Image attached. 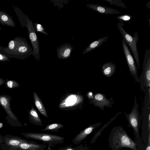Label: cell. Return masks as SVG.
<instances>
[{"label": "cell", "mask_w": 150, "mask_h": 150, "mask_svg": "<svg viewBox=\"0 0 150 150\" xmlns=\"http://www.w3.org/2000/svg\"><path fill=\"white\" fill-rule=\"evenodd\" d=\"M0 51L9 59H23L33 54V51L26 39L16 37L5 47L0 45Z\"/></svg>", "instance_id": "obj_1"}, {"label": "cell", "mask_w": 150, "mask_h": 150, "mask_svg": "<svg viewBox=\"0 0 150 150\" xmlns=\"http://www.w3.org/2000/svg\"><path fill=\"white\" fill-rule=\"evenodd\" d=\"M116 130L113 134L110 140V145L115 150L123 148L137 150L136 144L127 135L120 126L115 127Z\"/></svg>", "instance_id": "obj_2"}, {"label": "cell", "mask_w": 150, "mask_h": 150, "mask_svg": "<svg viewBox=\"0 0 150 150\" xmlns=\"http://www.w3.org/2000/svg\"><path fill=\"white\" fill-rule=\"evenodd\" d=\"M123 22L119 21L117 26L123 39L131 50L139 69L140 68L139 53L137 48V43L139 40V35L136 31L134 35L132 36L124 29Z\"/></svg>", "instance_id": "obj_3"}, {"label": "cell", "mask_w": 150, "mask_h": 150, "mask_svg": "<svg viewBox=\"0 0 150 150\" xmlns=\"http://www.w3.org/2000/svg\"><path fill=\"white\" fill-rule=\"evenodd\" d=\"M144 56L140 83V89L146 92L150 88V48L146 50Z\"/></svg>", "instance_id": "obj_4"}, {"label": "cell", "mask_w": 150, "mask_h": 150, "mask_svg": "<svg viewBox=\"0 0 150 150\" xmlns=\"http://www.w3.org/2000/svg\"><path fill=\"white\" fill-rule=\"evenodd\" d=\"M21 134L28 139L46 142L50 144L62 143L64 139V137L47 133H28Z\"/></svg>", "instance_id": "obj_5"}, {"label": "cell", "mask_w": 150, "mask_h": 150, "mask_svg": "<svg viewBox=\"0 0 150 150\" xmlns=\"http://www.w3.org/2000/svg\"><path fill=\"white\" fill-rule=\"evenodd\" d=\"M12 98L10 96L4 94L0 95V105L3 107L7 116L5 117L8 122L11 125L17 124L21 125L11 108L10 102Z\"/></svg>", "instance_id": "obj_6"}, {"label": "cell", "mask_w": 150, "mask_h": 150, "mask_svg": "<svg viewBox=\"0 0 150 150\" xmlns=\"http://www.w3.org/2000/svg\"><path fill=\"white\" fill-rule=\"evenodd\" d=\"M122 41L123 52L130 74L134 79L135 81L140 83V78L137 71V67L135 63L134 58L123 39L122 40Z\"/></svg>", "instance_id": "obj_7"}, {"label": "cell", "mask_w": 150, "mask_h": 150, "mask_svg": "<svg viewBox=\"0 0 150 150\" xmlns=\"http://www.w3.org/2000/svg\"><path fill=\"white\" fill-rule=\"evenodd\" d=\"M139 105L137 102L136 96H134V104L131 112L129 114L124 113L128 120L129 124L134 130L136 133L139 134L140 124V117L138 110Z\"/></svg>", "instance_id": "obj_8"}, {"label": "cell", "mask_w": 150, "mask_h": 150, "mask_svg": "<svg viewBox=\"0 0 150 150\" xmlns=\"http://www.w3.org/2000/svg\"><path fill=\"white\" fill-rule=\"evenodd\" d=\"M26 27L29 39L32 44L33 53V55L36 59L40 58L39 43L37 35L33 27L32 21L28 18L27 19Z\"/></svg>", "instance_id": "obj_9"}, {"label": "cell", "mask_w": 150, "mask_h": 150, "mask_svg": "<svg viewBox=\"0 0 150 150\" xmlns=\"http://www.w3.org/2000/svg\"><path fill=\"white\" fill-rule=\"evenodd\" d=\"M90 103L101 110H104L105 107L111 108L114 103L112 98L108 99L104 94L100 93L94 94L93 98L91 99Z\"/></svg>", "instance_id": "obj_10"}, {"label": "cell", "mask_w": 150, "mask_h": 150, "mask_svg": "<svg viewBox=\"0 0 150 150\" xmlns=\"http://www.w3.org/2000/svg\"><path fill=\"white\" fill-rule=\"evenodd\" d=\"M83 99V97L81 95H69L60 103L59 107L60 108L72 107L82 102Z\"/></svg>", "instance_id": "obj_11"}, {"label": "cell", "mask_w": 150, "mask_h": 150, "mask_svg": "<svg viewBox=\"0 0 150 150\" xmlns=\"http://www.w3.org/2000/svg\"><path fill=\"white\" fill-rule=\"evenodd\" d=\"M87 6L88 8L102 14H117L121 13V12L104 6L98 4H88Z\"/></svg>", "instance_id": "obj_12"}, {"label": "cell", "mask_w": 150, "mask_h": 150, "mask_svg": "<svg viewBox=\"0 0 150 150\" xmlns=\"http://www.w3.org/2000/svg\"><path fill=\"white\" fill-rule=\"evenodd\" d=\"M4 140L6 144L13 150L16 149L21 144L28 142L20 137L9 135H5L4 137Z\"/></svg>", "instance_id": "obj_13"}, {"label": "cell", "mask_w": 150, "mask_h": 150, "mask_svg": "<svg viewBox=\"0 0 150 150\" xmlns=\"http://www.w3.org/2000/svg\"><path fill=\"white\" fill-rule=\"evenodd\" d=\"M101 123H97L88 127L81 131L74 138L73 140L74 144L80 143L96 127L100 125Z\"/></svg>", "instance_id": "obj_14"}, {"label": "cell", "mask_w": 150, "mask_h": 150, "mask_svg": "<svg viewBox=\"0 0 150 150\" xmlns=\"http://www.w3.org/2000/svg\"><path fill=\"white\" fill-rule=\"evenodd\" d=\"M73 47L69 43L62 45L57 49V57L59 59H67L71 56Z\"/></svg>", "instance_id": "obj_15"}, {"label": "cell", "mask_w": 150, "mask_h": 150, "mask_svg": "<svg viewBox=\"0 0 150 150\" xmlns=\"http://www.w3.org/2000/svg\"><path fill=\"white\" fill-rule=\"evenodd\" d=\"M0 23L3 25L14 27L16 24L12 17L5 11L0 10Z\"/></svg>", "instance_id": "obj_16"}, {"label": "cell", "mask_w": 150, "mask_h": 150, "mask_svg": "<svg viewBox=\"0 0 150 150\" xmlns=\"http://www.w3.org/2000/svg\"><path fill=\"white\" fill-rule=\"evenodd\" d=\"M108 38V36H106L92 42L83 51L82 54L87 53L100 47L103 43L106 41Z\"/></svg>", "instance_id": "obj_17"}, {"label": "cell", "mask_w": 150, "mask_h": 150, "mask_svg": "<svg viewBox=\"0 0 150 150\" xmlns=\"http://www.w3.org/2000/svg\"><path fill=\"white\" fill-rule=\"evenodd\" d=\"M116 65L112 62H108L102 66V71L103 75L107 77H111L115 72Z\"/></svg>", "instance_id": "obj_18"}, {"label": "cell", "mask_w": 150, "mask_h": 150, "mask_svg": "<svg viewBox=\"0 0 150 150\" xmlns=\"http://www.w3.org/2000/svg\"><path fill=\"white\" fill-rule=\"evenodd\" d=\"M12 7L18 18L21 25L23 28L25 27H26L27 24V19L28 18V17L17 6L13 4Z\"/></svg>", "instance_id": "obj_19"}, {"label": "cell", "mask_w": 150, "mask_h": 150, "mask_svg": "<svg viewBox=\"0 0 150 150\" xmlns=\"http://www.w3.org/2000/svg\"><path fill=\"white\" fill-rule=\"evenodd\" d=\"M33 94L34 103L36 107L41 114L46 117L47 118L48 116L46 110L41 100L35 91L33 92Z\"/></svg>", "instance_id": "obj_20"}, {"label": "cell", "mask_w": 150, "mask_h": 150, "mask_svg": "<svg viewBox=\"0 0 150 150\" xmlns=\"http://www.w3.org/2000/svg\"><path fill=\"white\" fill-rule=\"evenodd\" d=\"M41 145L29 142L21 144L17 149L21 150H38L42 148Z\"/></svg>", "instance_id": "obj_21"}, {"label": "cell", "mask_w": 150, "mask_h": 150, "mask_svg": "<svg viewBox=\"0 0 150 150\" xmlns=\"http://www.w3.org/2000/svg\"><path fill=\"white\" fill-rule=\"evenodd\" d=\"M29 119L30 121L35 125L42 126V121L38 115L37 111L33 106L29 112Z\"/></svg>", "instance_id": "obj_22"}, {"label": "cell", "mask_w": 150, "mask_h": 150, "mask_svg": "<svg viewBox=\"0 0 150 150\" xmlns=\"http://www.w3.org/2000/svg\"><path fill=\"white\" fill-rule=\"evenodd\" d=\"M64 127L62 124L58 123H53L47 125L45 128L41 129V131H45L57 130Z\"/></svg>", "instance_id": "obj_23"}, {"label": "cell", "mask_w": 150, "mask_h": 150, "mask_svg": "<svg viewBox=\"0 0 150 150\" xmlns=\"http://www.w3.org/2000/svg\"><path fill=\"white\" fill-rule=\"evenodd\" d=\"M5 84L6 87L9 89L15 88L20 86V84L17 81L13 80H7Z\"/></svg>", "instance_id": "obj_24"}, {"label": "cell", "mask_w": 150, "mask_h": 150, "mask_svg": "<svg viewBox=\"0 0 150 150\" xmlns=\"http://www.w3.org/2000/svg\"><path fill=\"white\" fill-rule=\"evenodd\" d=\"M111 5L117 6L123 8H127L125 4L121 0H103Z\"/></svg>", "instance_id": "obj_25"}, {"label": "cell", "mask_w": 150, "mask_h": 150, "mask_svg": "<svg viewBox=\"0 0 150 150\" xmlns=\"http://www.w3.org/2000/svg\"><path fill=\"white\" fill-rule=\"evenodd\" d=\"M132 16L129 14H125L118 16L116 18L121 22H129L132 19Z\"/></svg>", "instance_id": "obj_26"}, {"label": "cell", "mask_w": 150, "mask_h": 150, "mask_svg": "<svg viewBox=\"0 0 150 150\" xmlns=\"http://www.w3.org/2000/svg\"><path fill=\"white\" fill-rule=\"evenodd\" d=\"M33 27L35 31H37L47 35L48 34L45 30V28L41 24L35 23L33 25Z\"/></svg>", "instance_id": "obj_27"}, {"label": "cell", "mask_w": 150, "mask_h": 150, "mask_svg": "<svg viewBox=\"0 0 150 150\" xmlns=\"http://www.w3.org/2000/svg\"><path fill=\"white\" fill-rule=\"evenodd\" d=\"M121 113V112H118L113 118L111 119L105 125L104 127H103L99 131H98V132H97L96 134L93 137V138L92 141L94 142V141H95L96 140V139L97 138L100 136V132L101 131V132H102L103 130V129L105 127H106L107 125H108L113 120H114L117 117L119 114H120Z\"/></svg>", "instance_id": "obj_28"}, {"label": "cell", "mask_w": 150, "mask_h": 150, "mask_svg": "<svg viewBox=\"0 0 150 150\" xmlns=\"http://www.w3.org/2000/svg\"><path fill=\"white\" fill-rule=\"evenodd\" d=\"M0 62H10L9 58L0 51Z\"/></svg>", "instance_id": "obj_29"}, {"label": "cell", "mask_w": 150, "mask_h": 150, "mask_svg": "<svg viewBox=\"0 0 150 150\" xmlns=\"http://www.w3.org/2000/svg\"><path fill=\"white\" fill-rule=\"evenodd\" d=\"M94 96V94L92 92H88L87 93V96L88 98L91 99L93 98Z\"/></svg>", "instance_id": "obj_30"}, {"label": "cell", "mask_w": 150, "mask_h": 150, "mask_svg": "<svg viewBox=\"0 0 150 150\" xmlns=\"http://www.w3.org/2000/svg\"><path fill=\"white\" fill-rule=\"evenodd\" d=\"M150 133L149 135V139H148V146L146 149V150H150Z\"/></svg>", "instance_id": "obj_31"}, {"label": "cell", "mask_w": 150, "mask_h": 150, "mask_svg": "<svg viewBox=\"0 0 150 150\" xmlns=\"http://www.w3.org/2000/svg\"><path fill=\"white\" fill-rule=\"evenodd\" d=\"M6 81L3 79L0 78V86H2L5 83Z\"/></svg>", "instance_id": "obj_32"}, {"label": "cell", "mask_w": 150, "mask_h": 150, "mask_svg": "<svg viewBox=\"0 0 150 150\" xmlns=\"http://www.w3.org/2000/svg\"><path fill=\"white\" fill-rule=\"evenodd\" d=\"M64 150H75L73 148L68 147V148H65Z\"/></svg>", "instance_id": "obj_33"}, {"label": "cell", "mask_w": 150, "mask_h": 150, "mask_svg": "<svg viewBox=\"0 0 150 150\" xmlns=\"http://www.w3.org/2000/svg\"><path fill=\"white\" fill-rule=\"evenodd\" d=\"M150 1H149V2H148V3L147 4V5H146V7H147L148 8H150Z\"/></svg>", "instance_id": "obj_34"}, {"label": "cell", "mask_w": 150, "mask_h": 150, "mask_svg": "<svg viewBox=\"0 0 150 150\" xmlns=\"http://www.w3.org/2000/svg\"><path fill=\"white\" fill-rule=\"evenodd\" d=\"M3 126V124L1 123H0V128H1Z\"/></svg>", "instance_id": "obj_35"}, {"label": "cell", "mask_w": 150, "mask_h": 150, "mask_svg": "<svg viewBox=\"0 0 150 150\" xmlns=\"http://www.w3.org/2000/svg\"><path fill=\"white\" fill-rule=\"evenodd\" d=\"M2 29L0 27V30H1Z\"/></svg>", "instance_id": "obj_36"}, {"label": "cell", "mask_w": 150, "mask_h": 150, "mask_svg": "<svg viewBox=\"0 0 150 150\" xmlns=\"http://www.w3.org/2000/svg\"></svg>", "instance_id": "obj_37"}]
</instances>
